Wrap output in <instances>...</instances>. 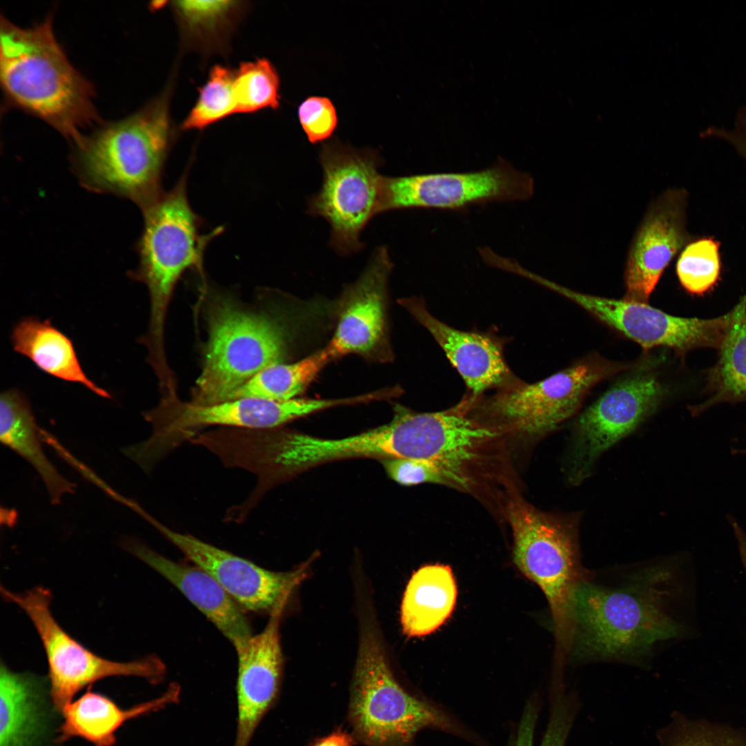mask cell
Returning <instances> with one entry per match:
<instances>
[{
  "label": "cell",
  "mask_w": 746,
  "mask_h": 746,
  "mask_svg": "<svg viewBox=\"0 0 746 746\" xmlns=\"http://www.w3.org/2000/svg\"><path fill=\"white\" fill-rule=\"evenodd\" d=\"M660 746H746V734L728 726L690 719L673 712L670 722L659 729Z\"/></svg>",
  "instance_id": "cell-30"
},
{
  "label": "cell",
  "mask_w": 746,
  "mask_h": 746,
  "mask_svg": "<svg viewBox=\"0 0 746 746\" xmlns=\"http://www.w3.org/2000/svg\"><path fill=\"white\" fill-rule=\"evenodd\" d=\"M731 321L718 349L715 365L709 370L707 398L690 408L698 416L723 403L746 401V295L732 309Z\"/></svg>",
  "instance_id": "cell-26"
},
{
  "label": "cell",
  "mask_w": 746,
  "mask_h": 746,
  "mask_svg": "<svg viewBox=\"0 0 746 746\" xmlns=\"http://www.w3.org/2000/svg\"><path fill=\"white\" fill-rule=\"evenodd\" d=\"M46 679L0 668V746H39L47 732Z\"/></svg>",
  "instance_id": "cell-22"
},
{
  "label": "cell",
  "mask_w": 746,
  "mask_h": 746,
  "mask_svg": "<svg viewBox=\"0 0 746 746\" xmlns=\"http://www.w3.org/2000/svg\"><path fill=\"white\" fill-rule=\"evenodd\" d=\"M209 339L193 403L229 401L265 367L280 363L287 348V331L265 314L243 310L220 300L209 315Z\"/></svg>",
  "instance_id": "cell-8"
},
{
  "label": "cell",
  "mask_w": 746,
  "mask_h": 746,
  "mask_svg": "<svg viewBox=\"0 0 746 746\" xmlns=\"http://www.w3.org/2000/svg\"><path fill=\"white\" fill-rule=\"evenodd\" d=\"M638 363L592 356L535 383L517 378L492 394L468 396L470 412L501 432L542 437L574 415L594 385Z\"/></svg>",
  "instance_id": "cell-5"
},
{
  "label": "cell",
  "mask_w": 746,
  "mask_h": 746,
  "mask_svg": "<svg viewBox=\"0 0 746 746\" xmlns=\"http://www.w3.org/2000/svg\"><path fill=\"white\" fill-rule=\"evenodd\" d=\"M0 80L7 101L75 143L98 122L93 88L70 64L52 27V17L21 28L1 17Z\"/></svg>",
  "instance_id": "cell-2"
},
{
  "label": "cell",
  "mask_w": 746,
  "mask_h": 746,
  "mask_svg": "<svg viewBox=\"0 0 746 746\" xmlns=\"http://www.w3.org/2000/svg\"><path fill=\"white\" fill-rule=\"evenodd\" d=\"M457 589L452 568L440 564L421 566L411 576L405 588L401 622L408 637L427 635L441 627L451 615Z\"/></svg>",
  "instance_id": "cell-25"
},
{
  "label": "cell",
  "mask_w": 746,
  "mask_h": 746,
  "mask_svg": "<svg viewBox=\"0 0 746 746\" xmlns=\"http://www.w3.org/2000/svg\"><path fill=\"white\" fill-rule=\"evenodd\" d=\"M670 575L649 568L615 588L580 582L572 600L571 659H635L658 642L680 635L681 626L664 606Z\"/></svg>",
  "instance_id": "cell-1"
},
{
  "label": "cell",
  "mask_w": 746,
  "mask_h": 746,
  "mask_svg": "<svg viewBox=\"0 0 746 746\" xmlns=\"http://www.w3.org/2000/svg\"><path fill=\"white\" fill-rule=\"evenodd\" d=\"M187 174L185 171L169 191L144 210L140 266L135 276L149 292L150 322L144 342L153 359L164 358V323L177 282L189 269L202 274L206 247L223 231L219 227L209 233H201L202 222L187 197Z\"/></svg>",
  "instance_id": "cell-4"
},
{
  "label": "cell",
  "mask_w": 746,
  "mask_h": 746,
  "mask_svg": "<svg viewBox=\"0 0 746 746\" xmlns=\"http://www.w3.org/2000/svg\"><path fill=\"white\" fill-rule=\"evenodd\" d=\"M298 116L300 126L312 144L329 138L338 125L336 108L327 97H308L298 106Z\"/></svg>",
  "instance_id": "cell-34"
},
{
  "label": "cell",
  "mask_w": 746,
  "mask_h": 746,
  "mask_svg": "<svg viewBox=\"0 0 746 746\" xmlns=\"http://www.w3.org/2000/svg\"><path fill=\"white\" fill-rule=\"evenodd\" d=\"M687 205L685 191L672 189L650 206L629 249L624 298L647 303L666 267L689 242Z\"/></svg>",
  "instance_id": "cell-17"
},
{
  "label": "cell",
  "mask_w": 746,
  "mask_h": 746,
  "mask_svg": "<svg viewBox=\"0 0 746 746\" xmlns=\"http://www.w3.org/2000/svg\"><path fill=\"white\" fill-rule=\"evenodd\" d=\"M731 453L734 454V455H746V448H740V449L735 448V449L731 450Z\"/></svg>",
  "instance_id": "cell-39"
},
{
  "label": "cell",
  "mask_w": 746,
  "mask_h": 746,
  "mask_svg": "<svg viewBox=\"0 0 746 746\" xmlns=\"http://www.w3.org/2000/svg\"><path fill=\"white\" fill-rule=\"evenodd\" d=\"M229 1H181L175 2V9L187 31L193 35H209L224 24L236 8Z\"/></svg>",
  "instance_id": "cell-33"
},
{
  "label": "cell",
  "mask_w": 746,
  "mask_h": 746,
  "mask_svg": "<svg viewBox=\"0 0 746 746\" xmlns=\"http://www.w3.org/2000/svg\"><path fill=\"white\" fill-rule=\"evenodd\" d=\"M382 463L388 475L404 486L434 483L450 486L444 474L433 464L421 459H383Z\"/></svg>",
  "instance_id": "cell-35"
},
{
  "label": "cell",
  "mask_w": 746,
  "mask_h": 746,
  "mask_svg": "<svg viewBox=\"0 0 746 746\" xmlns=\"http://www.w3.org/2000/svg\"><path fill=\"white\" fill-rule=\"evenodd\" d=\"M180 694V686L172 684L160 696L123 709L108 697L89 690L61 711L64 720L57 740L63 742L78 737L95 746H113L117 731L126 721L176 702Z\"/></svg>",
  "instance_id": "cell-21"
},
{
  "label": "cell",
  "mask_w": 746,
  "mask_h": 746,
  "mask_svg": "<svg viewBox=\"0 0 746 746\" xmlns=\"http://www.w3.org/2000/svg\"><path fill=\"white\" fill-rule=\"evenodd\" d=\"M728 520L736 539L740 557L746 572V532L732 516L729 515Z\"/></svg>",
  "instance_id": "cell-38"
},
{
  "label": "cell",
  "mask_w": 746,
  "mask_h": 746,
  "mask_svg": "<svg viewBox=\"0 0 746 746\" xmlns=\"http://www.w3.org/2000/svg\"><path fill=\"white\" fill-rule=\"evenodd\" d=\"M349 719L355 740L367 746H412L424 728L453 730L450 719L412 696L394 678L378 637L361 636L352 685Z\"/></svg>",
  "instance_id": "cell-7"
},
{
  "label": "cell",
  "mask_w": 746,
  "mask_h": 746,
  "mask_svg": "<svg viewBox=\"0 0 746 746\" xmlns=\"http://www.w3.org/2000/svg\"><path fill=\"white\" fill-rule=\"evenodd\" d=\"M319 160L323 181L308 200L307 212L327 221L329 245L336 253H357L364 247L361 233L380 213L383 160L374 150L358 149L338 140L322 146Z\"/></svg>",
  "instance_id": "cell-9"
},
{
  "label": "cell",
  "mask_w": 746,
  "mask_h": 746,
  "mask_svg": "<svg viewBox=\"0 0 746 746\" xmlns=\"http://www.w3.org/2000/svg\"><path fill=\"white\" fill-rule=\"evenodd\" d=\"M579 709L580 701L574 694H557L540 746H565ZM537 714L536 705L528 702L521 719L514 746H533Z\"/></svg>",
  "instance_id": "cell-32"
},
{
  "label": "cell",
  "mask_w": 746,
  "mask_h": 746,
  "mask_svg": "<svg viewBox=\"0 0 746 746\" xmlns=\"http://www.w3.org/2000/svg\"><path fill=\"white\" fill-rule=\"evenodd\" d=\"M0 440L34 468L52 504H59L64 495L75 492L76 486L47 457L41 445V428L36 422L31 405L24 394L15 388L1 394Z\"/></svg>",
  "instance_id": "cell-23"
},
{
  "label": "cell",
  "mask_w": 746,
  "mask_h": 746,
  "mask_svg": "<svg viewBox=\"0 0 746 746\" xmlns=\"http://www.w3.org/2000/svg\"><path fill=\"white\" fill-rule=\"evenodd\" d=\"M324 407L323 401L318 399L280 401L243 397L202 405L169 397L144 414L153 429L145 446L152 455L161 459L208 426L273 428L323 410Z\"/></svg>",
  "instance_id": "cell-11"
},
{
  "label": "cell",
  "mask_w": 746,
  "mask_h": 746,
  "mask_svg": "<svg viewBox=\"0 0 746 746\" xmlns=\"http://www.w3.org/2000/svg\"><path fill=\"white\" fill-rule=\"evenodd\" d=\"M505 512L513 538V561L544 593L557 644L568 653L573 594L586 579L577 524L573 519L544 513L519 497L510 498Z\"/></svg>",
  "instance_id": "cell-6"
},
{
  "label": "cell",
  "mask_w": 746,
  "mask_h": 746,
  "mask_svg": "<svg viewBox=\"0 0 746 746\" xmlns=\"http://www.w3.org/2000/svg\"><path fill=\"white\" fill-rule=\"evenodd\" d=\"M124 546L175 586L233 646L253 635L241 606L202 568L171 560L133 539Z\"/></svg>",
  "instance_id": "cell-20"
},
{
  "label": "cell",
  "mask_w": 746,
  "mask_h": 746,
  "mask_svg": "<svg viewBox=\"0 0 746 746\" xmlns=\"http://www.w3.org/2000/svg\"><path fill=\"white\" fill-rule=\"evenodd\" d=\"M331 360L323 348L295 363L272 364L241 386L230 400L243 397L280 401L296 398Z\"/></svg>",
  "instance_id": "cell-27"
},
{
  "label": "cell",
  "mask_w": 746,
  "mask_h": 746,
  "mask_svg": "<svg viewBox=\"0 0 746 746\" xmlns=\"http://www.w3.org/2000/svg\"><path fill=\"white\" fill-rule=\"evenodd\" d=\"M169 90L135 113L106 123L76 144V162L90 188L124 195L144 210L163 194L171 144Z\"/></svg>",
  "instance_id": "cell-3"
},
{
  "label": "cell",
  "mask_w": 746,
  "mask_h": 746,
  "mask_svg": "<svg viewBox=\"0 0 746 746\" xmlns=\"http://www.w3.org/2000/svg\"><path fill=\"white\" fill-rule=\"evenodd\" d=\"M279 76L267 59L244 62L234 73L236 113H249L279 106Z\"/></svg>",
  "instance_id": "cell-28"
},
{
  "label": "cell",
  "mask_w": 746,
  "mask_h": 746,
  "mask_svg": "<svg viewBox=\"0 0 746 746\" xmlns=\"http://www.w3.org/2000/svg\"><path fill=\"white\" fill-rule=\"evenodd\" d=\"M233 80L234 72L222 66H215L206 84L200 89L198 101L182 128H204L236 113Z\"/></svg>",
  "instance_id": "cell-31"
},
{
  "label": "cell",
  "mask_w": 746,
  "mask_h": 746,
  "mask_svg": "<svg viewBox=\"0 0 746 746\" xmlns=\"http://www.w3.org/2000/svg\"><path fill=\"white\" fill-rule=\"evenodd\" d=\"M700 135L702 138L715 137L726 141L746 160V107L743 106L737 111L732 128L711 126L702 131Z\"/></svg>",
  "instance_id": "cell-36"
},
{
  "label": "cell",
  "mask_w": 746,
  "mask_h": 746,
  "mask_svg": "<svg viewBox=\"0 0 746 746\" xmlns=\"http://www.w3.org/2000/svg\"><path fill=\"white\" fill-rule=\"evenodd\" d=\"M291 594L271 612L264 630L234 645L238 656L237 728L234 746H249L279 692L283 653L279 626Z\"/></svg>",
  "instance_id": "cell-18"
},
{
  "label": "cell",
  "mask_w": 746,
  "mask_h": 746,
  "mask_svg": "<svg viewBox=\"0 0 746 746\" xmlns=\"http://www.w3.org/2000/svg\"><path fill=\"white\" fill-rule=\"evenodd\" d=\"M721 271L720 243L714 238L689 241L676 263V274L687 292L702 296L716 285Z\"/></svg>",
  "instance_id": "cell-29"
},
{
  "label": "cell",
  "mask_w": 746,
  "mask_h": 746,
  "mask_svg": "<svg viewBox=\"0 0 746 746\" xmlns=\"http://www.w3.org/2000/svg\"><path fill=\"white\" fill-rule=\"evenodd\" d=\"M11 342L16 352L45 373L82 385L101 397L111 398L108 391L88 377L71 340L50 321L33 316L22 318L12 329Z\"/></svg>",
  "instance_id": "cell-24"
},
{
  "label": "cell",
  "mask_w": 746,
  "mask_h": 746,
  "mask_svg": "<svg viewBox=\"0 0 746 746\" xmlns=\"http://www.w3.org/2000/svg\"><path fill=\"white\" fill-rule=\"evenodd\" d=\"M642 362L589 406L574 424L569 453V481L579 484L602 454L651 414L666 391L657 375Z\"/></svg>",
  "instance_id": "cell-13"
},
{
  "label": "cell",
  "mask_w": 746,
  "mask_h": 746,
  "mask_svg": "<svg viewBox=\"0 0 746 746\" xmlns=\"http://www.w3.org/2000/svg\"><path fill=\"white\" fill-rule=\"evenodd\" d=\"M432 336L467 387L476 397L505 385L516 377L506 362L504 342L492 334L455 329L434 317L424 300L413 296L399 300Z\"/></svg>",
  "instance_id": "cell-19"
},
{
  "label": "cell",
  "mask_w": 746,
  "mask_h": 746,
  "mask_svg": "<svg viewBox=\"0 0 746 746\" xmlns=\"http://www.w3.org/2000/svg\"><path fill=\"white\" fill-rule=\"evenodd\" d=\"M392 267L387 247H378L359 278L344 289L336 330L324 347L332 360L350 354L391 358L386 304Z\"/></svg>",
  "instance_id": "cell-15"
},
{
  "label": "cell",
  "mask_w": 746,
  "mask_h": 746,
  "mask_svg": "<svg viewBox=\"0 0 746 746\" xmlns=\"http://www.w3.org/2000/svg\"><path fill=\"white\" fill-rule=\"evenodd\" d=\"M537 283L570 299L646 350L663 346L683 356L696 348L718 350L732 318L731 310L708 319L675 316L647 303L585 294L542 277Z\"/></svg>",
  "instance_id": "cell-14"
},
{
  "label": "cell",
  "mask_w": 746,
  "mask_h": 746,
  "mask_svg": "<svg viewBox=\"0 0 746 746\" xmlns=\"http://www.w3.org/2000/svg\"><path fill=\"white\" fill-rule=\"evenodd\" d=\"M528 173L503 158L487 169L463 173L383 176L380 213L412 208L458 210L492 202L523 201L533 194Z\"/></svg>",
  "instance_id": "cell-12"
},
{
  "label": "cell",
  "mask_w": 746,
  "mask_h": 746,
  "mask_svg": "<svg viewBox=\"0 0 746 746\" xmlns=\"http://www.w3.org/2000/svg\"><path fill=\"white\" fill-rule=\"evenodd\" d=\"M1 593L7 602L26 613L39 635L48 664L49 694L56 710L62 711L81 689L106 678L136 676L153 684L164 679L165 665L154 655L130 662L113 661L95 654L70 637L51 613L48 589L37 586L15 593L1 586Z\"/></svg>",
  "instance_id": "cell-10"
},
{
  "label": "cell",
  "mask_w": 746,
  "mask_h": 746,
  "mask_svg": "<svg viewBox=\"0 0 746 746\" xmlns=\"http://www.w3.org/2000/svg\"><path fill=\"white\" fill-rule=\"evenodd\" d=\"M354 741V737L345 731L338 730L314 741L309 746H353Z\"/></svg>",
  "instance_id": "cell-37"
},
{
  "label": "cell",
  "mask_w": 746,
  "mask_h": 746,
  "mask_svg": "<svg viewBox=\"0 0 746 746\" xmlns=\"http://www.w3.org/2000/svg\"><path fill=\"white\" fill-rule=\"evenodd\" d=\"M140 515L195 566L213 577L245 609L270 611L303 580L308 564L289 572H274L206 543L176 532L143 510Z\"/></svg>",
  "instance_id": "cell-16"
}]
</instances>
